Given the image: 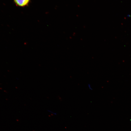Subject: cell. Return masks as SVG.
<instances>
[{
    "instance_id": "cell-1",
    "label": "cell",
    "mask_w": 131,
    "mask_h": 131,
    "mask_svg": "<svg viewBox=\"0 0 131 131\" xmlns=\"http://www.w3.org/2000/svg\"><path fill=\"white\" fill-rule=\"evenodd\" d=\"M14 1L17 6L24 7L29 5L30 0H14Z\"/></svg>"
},
{
    "instance_id": "cell-2",
    "label": "cell",
    "mask_w": 131,
    "mask_h": 131,
    "mask_svg": "<svg viewBox=\"0 0 131 131\" xmlns=\"http://www.w3.org/2000/svg\"><path fill=\"white\" fill-rule=\"evenodd\" d=\"M88 85L89 88L90 90H92V88L91 87V86H90V84H89Z\"/></svg>"
}]
</instances>
